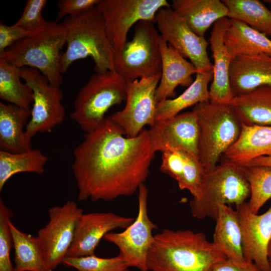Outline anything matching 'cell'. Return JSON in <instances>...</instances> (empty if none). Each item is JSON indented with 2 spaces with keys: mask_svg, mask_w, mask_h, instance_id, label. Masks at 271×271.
<instances>
[{
  "mask_svg": "<svg viewBox=\"0 0 271 271\" xmlns=\"http://www.w3.org/2000/svg\"><path fill=\"white\" fill-rule=\"evenodd\" d=\"M124 135L107 117L74 149L72 169L78 201H110L131 196L144 184L155 154L148 130L135 137Z\"/></svg>",
  "mask_w": 271,
  "mask_h": 271,
  "instance_id": "1",
  "label": "cell"
},
{
  "mask_svg": "<svg viewBox=\"0 0 271 271\" xmlns=\"http://www.w3.org/2000/svg\"><path fill=\"white\" fill-rule=\"evenodd\" d=\"M225 258L202 232L164 229L154 235L147 266L150 271H211Z\"/></svg>",
  "mask_w": 271,
  "mask_h": 271,
  "instance_id": "2",
  "label": "cell"
},
{
  "mask_svg": "<svg viewBox=\"0 0 271 271\" xmlns=\"http://www.w3.org/2000/svg\"><path fill=\"white\" fill-rule=\"evenodd\" d=\"M63 22L67 30V49L61 55L62 74L75 61L88 57L95 63V72L115 70L114 50L107 36L103 18L96 7L67 17Z\"/></svg>",
  "mask_w": 271,
  "mask_h": 271,
  "instance_id": "3",
  "label": "cell"
},
{
  "mask_svg": "<svg viewBox=\"0 0 271 271\" xmlns=\"http://www.w3.org/2000/svg\"><path fill=\"white\" fill-rule=\"evenodd\" d=\"M67 30L64 22L48 21L45 28L20 40L7 49L0 59L18 68L39 70L53 86L63 83L61 51L66 44Z\"/></svg>",
  "mask_w": 271,
  "mask_h": 271,
  "instance_id": "4",
  "label": "cell"
},
{
  "mask_svg": "<svg viewBox=\"0 0 271 271\" xmlns=\"http://www.w3.org/2000/svg\"><path fill=\"white\" fill-rule=\"evenodd\" d=\"M199 130L198 151L205 171L213 169L222 155L238 140L242 124L228 104L209 102L194 106Z\"/></svg>",
  "mask_w": 271,
  "mask_h": 271,
  "instance_id": "5",
  "label": "cell"
},
{
  "mask_svg": "<svg viewBox=\"0 0 271 271\" xmlns=\"http://www.w3.org/2000/svg\"><path fill=\"white\" fill-rule=\"evenodd\" d=\"M250 189L242 167L228 161L205 172L198 195L189 203L192 216L198 219L215 220L219 207H237L249 198Z\"/></svg>",
  "mask_w": 271,
  "mask_h": 271,
  "instance_id": "6",
  "label": "cell"
},
{
  "mask_svg": "<svg viewBox=\"0 0 271 271\" xmlns=\"http://www.w3.org/2000/svg\"><path fill=\"white\" fill-rule=\"evenodd\" d=\"M126 83L115 70L96 72L79 91L70 116L85 133L98 128L108 109L125 100Z\"/></svg>",
  "mask_w": 271,
  "mask_h": 271,
  "instance_id": "7",
  "label": "cell"
},
{
  "mask_svg": "<svg viewBox=\"0 0 271 271\" xmlns=\"http://www.w3.org/2000/svg\"><path fill=\"white\" fill-rule=\"evenodd\" d=\"M160 37L154 23H138L131 40L115 53V70L126 82L161 73Z\"/></svg>",
  "mask_w": 271,
  "mask_h": 271,
  "instance_id": "8",
  "label": "cell"
},
{
  "mask_svg": "<svg viewBox=\"0 0 271 271\" xmlns=\"http://www.w3.org/2000/svg\"><path fill=\"white\" fill-rule=\"evenodd\" d=\"M20 75L33 94L31 117L25 129L26 138L31 142L38 133L50 132L63 122L65 116L63 95L60 87L51 84L35 68H20Z\"/></svg>",
  "mask_w": 271,
  "mask_h": 271,
  "instance_id": "9",
  "label": "cell"
},
{
  "mask_svg": "<svg viewBox=\"0 0 271 271\" xmlns=\"http://www.w3.org/2000/svg\"><path fill=\"white\" fill-rule=\"evenodd\" d=\"M170 7L166 0H100L96 6L103 18L106 33L115 53L120 51L134 24L143 21L155 23L158 12Z\"/></svg>",
  "mask_w": 271,
  "mask_h": 271,
  "instance_id": "10",
  "label": "cell"
},
{
  "mask_svg": "<svg viewBox=\"0 0 271 271\" xmlns=\"http://www.w3.org/2000/svg\"><path fill=\"white\" fill-rule=\"evenodd\" d=\"M138 191V212L134 221L123 231L110 232L105 235L104 239L118 248V254L129 268L148 271L147 256L154 238L153 231L157 226L149 217L148 188L143 184Z\"/></svg>",
  "mask_w": 271,
  "mask_h": 271,
  "instance_id": "11",
  "label": "cell"
},
{
  "mask_svg": "<svg viewBox=\"0 0 271 271\" xmlns=\"http://www.w3.org/2000/svg\"><path fill=\"white\" fill-rule=\"evenodd\" d=\"M161 76V73L126 82L124 108L108 116L126 137H135L146 125L151 127L156 121V91Z\"/></svg>",
  "mask_w": 271,
  "mask_h": 271,
  "instance_id": "12",
  "label": "cell"
},
{
  "mask_svg": "<svg viewBox=\"0 0 271 271\" xmlns=\"http://www.w3.org/2000/svg\"><path fill=\"white\" fill-rule=\"evenodd\" d=\"M83 209L74 201L48 209L49 221L37 233L48 263L55 269L66 257L73 242L76 226Z\"/></svg>",
  "mask_w": 271,
  "mask_h": 271,
  "instance_id": "13",
  "label": "cell"
},
{
  "mask_svg": "<svg viewBox=\"0 0 271 271\" xmlns=\"http://www.w3.org/2000/svg\"><path fill=\"white\" fill-rule=\"evenodd\" d=\"M155 23L162 38L183 57L188 58L199 72L213 70L207 51V41L197 35L171 7L160 9Z\"/></svg>",
  "mask_w": 271,
  "mask_h": 271,
  "instance_id": "14",
  "label": "cell"
},
{
  "mask_svg": "<svg viewBox=\"0 0 271 271\" xmlns=\"http://www.w3.org/2000/svg\"><path fill=\"white\" fill-rule=\"evenodd\" d=\"M148 132L154 153L178 149L198 157V125L193 110L157 120Z\"/></svg>",
  "mask_w": 271,
  "mask_h": 271,
  "instance_id": "15",
  "label": "cell"
},
{
  "mask_svg": "<svg viewBox=\"0 0 271 271\" xmlns=\"http://www.w3.org/2000/svg\"><path fill=\"white\" fill-rule=\"evenodd\" d=\"M134 218L112 212L83 213L75 229L74 239L66 257L94 255L96 247L105 235L117 228L125 229Z\"/></svg>",
  "mask_w": 271,
  "mask_h": 271,
  "instance_id": "16",
  "label": "cell"
},
{
  "mask_svg": "<svg viewBox=\"0 0 271 271\" xmlns=\"http://www.w3.org/2000/svg\"><path fill=\"white\" fill-rule=\"evenodd\" d=\"M242 238L244 257L260 271H270L267 247L271 238V207L261 214L253 213L247 202L236 207Z\"/></svg>",
  "mask_w": 271,
  "mask_h": 271,
  "instance_id": "17",
  "label": "cell"
},
{
  "mask_svg": "<svg viewBox=\"0 0 271 271\" xmlns=\"http://www.w3.org/2000/svg\"><path fill=\"white\" fill-rule=\"evenodd\" d=\"M229 19L222 18L213 26L209 40L213 58V79L209 89L210 102L229 104L235 96L230 83L229 69L231 59L224 44V36Z\"/></svg>",
  "mask_w": 271,
  "mask_h": 271,
  "instance_id": "18",
  "label": "cell"
},
{
  "mask_svg": "<svg viewBox=\"0 0 271 271\" xmlns=\"http://www.w3.org/2000/svg\"><path fill=\"white\" fill-rule=\"evenodd\" d=\"M229 78L235 96L262 86L271 87V56L259 54L235 57L231 61Z\"/></svg>",
  "mask_w": 271,
  "mask_h": 271,
  "instance_id": "19",
  "label": "cell"
},
{
  "mask_svg": "<svg viewBox=\"0 0 271 271\" xmlns=\"http://www.w3.org/2000/svg\"><path fill=\"white\" fill-rule=\"evenodd\" d=\"M159 45L162 69L160 80L156 91L157 102L174 97L178 85L189 87L193 82L191 76L199 72L161 35Z\"/></svg>",
  "mask_w": 271,
  "mask_h": 271,
  "instance_id": "20",
  "label": "cell"
},
{
  "mask_svg": "<svg viewBox=\"0 0 271 271\" xmlns=\"http://www.w3.org/2000/svg\"><path fill=\"white\" fill-rule=\"evenodd\" d=\"M171 7L197 35L202 37L212 24L227 18L228 12L220 0H172Z\"/></svg>",
  "mask_w": 271,
  "mask_h": 271,
  "instance_id": "21",
  "label": "cell"
},
{
  "mask_svg": "<svg viewBox=\"0 0 271 271\" xmlns=\"http://www.w3.org/2000/svg\"><path fill=\"white\" fill-rule=\"evenodd\" d=\"M30 117L31 110L0 102L1 151L20 153L32 149L25 136Z\"/></svg>",
  "mask_w": 271,
  "mask_h": 271,
  "instance_id": "22",
  "label": "cell"
},
{
  "mask_svg": "<svg viewBox=\"0 0 271 271\" xmlns=\"http://www.w3.org/2000/svg\"><path fill=\"white\" fill-rule=\"evenodd\" d=\"M242 124L237 141L224 154L225 160L240 166L262 156H271V126Z\"/></svg>",
  "mask_w": 271,
  "mask_h": 271,
  "instance_id": "23",
  "label": "cell"
},
{
  "mask_svg": "<svg viewBox=\"0 0 271 271\" xmlns=\"http://www.w3.org/2000/svg\"><path fill=\"white\" fill-rule=\"evenodd\" d=\"M213 236V243L226 258L245 260L242 248L241 228L238 213L230 205L219 207Z\"/></svg>",
  "mask_w": 271,
  "mask_h": 271,
  "instance_id": "24",
  "label": "cell"
},
{
  "mask_svg": "<svg viewBox=\"0 0 271 271\" xmlns=\"http://www.w3.org/2000/svg\"><path fill=\"white\" fill-rule=\"evenodd\" d=\"M229 104L241 124L271 126V87L262 86L235 95Z\"/></svg>",
  "mask_w": 271,
  "mask_h": 271,
  "instance_id": "25",
  "label": "cell"
},
{
  "mask_svg": "<svg viewBox=\"0 0 271 271\" xmlns=\"http://www.w3.org/2000/svg\"><path fill=\"white\" fill-rule=\"evenodd\" d=\"M224 42L231 60L241 55L264 54L271 56L268 37L238 21L229 19Z\"/></svg>",
  "mask_w": 271,
  "mask_h": 271,
  "instance_id": "26",
  "label": "cell"
},
{
  "mask_svg": "<svg viewBox=\"0 0 271 271\" xmlns=\"http://www.w3.org/2000/svg\"><path fill=\"white\" fill-rule=\"evenodd\" d=\"M212 79L213 70L198 72L192 83L178 97L158 102L156 121L174 116L182 110L199 103L210 101L208 84Z\"/></svg>",
  "mask_w": 271,
  "mask_h": 271,
  "instance_id": "27",
  "label": "cell"
},
{
  "mask_svg": "<svg viewBox=\"0 0 271 271\" xmlns=\"http://www.w3.org/2000/svg\"><path fill=\"white\" fill-rule=\"evenodd\" d=\"M15 271H53L36 236L21 231L11 222Z\"/></svg>",
  "mask_w": 271,
  "mask_h": 271,
  "instance_id": "28",
  "label": "cell"
},
{
  "mask_svg": "<svg viewBox=\"0 0 271 271\" xmlns=\"http://www.w3.org/2000/svg\"><path fill=\"white\" fill-rule=\"evenodd\" d=\"M48 158L40 150L32 149L20 153L0 151V191L14 175L20 173L42 174Z\"/></svg>",
  "mask_w": 271,
  "mask_h": 271,
  "instance_id": "29",
  "label": "cell"
},
{
  "mask_svg": "<svg viewBox=\"0 0 271 271\" xmlns=\"http://www.w3.org/2000/svg\"><path fill=\"white\" fill-rule=\"evenodd\" d=\"M227 8V18L241 22L271 37V10L258 0H223Z\"/></svg>",
  "mask_w": 271,
  "mask_h": 271,
  "instance_id": "30",
  "label": "cell"
},
{
  "mask_svg": "<svg viewBox=\"0 0 271 271\" xmlns=\"http://www.w3.org/2000/svg\"><path fill=\"white\" fill-rule=\"evenodd\" d=\"M20 68L0 59V98L21 108L31 110L33 102L31 88L21 81Z\"/></svg>",
  "mask_w": 271,
  "mask_h": 271,
  "instance_id": "31",
  "label": "cell"
},
{
  "mask_svg": "<svg viewBox=\"0 0 271 271\" xmlns=\"http://www.w3.org/2000/svg\"><path fill=\"white\" fill-rule=\"evenodd\" d=\"M241 167L250 189L248 206L253 213L258 214L271 198V168L264 166Z\"/></svg>",
  "mask_w": 271,
  "mask_h": 271,
  "instance_id": "32",
  "label": "cell"
},
{
  "mask_svg": "<svg viewBox=\"0 0 271 271\" xmlns=\"http://www.w3.org/2000/svg\"><path fill=\"white\" fill-rule=\"evenodd\" d=\"M63 264L78 271H130L119 254L109 258H102L95 254L79 257H66Z\"/></svg>",
  "mask_w": 271,
  "mask_h": 271,
  "instance_id": "33",
  "label": "cell"
},
{
  "mask_svg": "<svg viewBox=\"0 0 271 271\" xmlns=\"http://www.w3.org/2000/svg\"><path fill=\"white\" fill-rule=\"evenodd\" d=\"M12 210L0 199V271H15L11 258V250L13 247V237L10 228Z\"/></svg>",
  "mask_w": 271,
  "mask_h": 271,
  "instance_id": "34",
  "label": "cell"
},
{
  "mask_svg": "<svg viewBox=\"0 0 271 271\" xmlns=\"http://www.w3.org/2000/svg\"><path fill=\"white\" fill-rule=\"evenodd\" d=\"M47 3L46 0H27L23 13L14 25L28 32L30 35L42 31L48 22L42 15V11Z\"/></svg>",
  "mask_w": 271,
  "mask_h": 271,
  "instance_id": "35",
  "label": "cell"
},
{
  "mask_svg": "<svg viewBox=\"0 0 271 271\" xmlns=\"http://www.w3.org/2000/svg\"><path fill=\"white\" fill-rule=\"evenodd\" d=\"M205 171L198 157L184 151V167L181 180L178 183L181 190H187L196 197L200 187Z\"/></svg>",
  "mask_w": 271,
  "mask_h": 271,
  "instance_id": "36",
  "label": "cell"
},
{
  "mask_svg": "<svg viewBox=\"0 0 271 271\" xmlns=\"http://www.w3.org/2000/svg\"><path fill=\"white\" fill-rule=\"evenodd\" d=\"M184 151L172 149L162 152L160 170L178 183L181 179L184 167Z\"/></svg>",
  "mask_w": 271,
  "mask_h": 271,
  "instance_id": "37",
  "label": "cell"
},
{
  "mask_svg": "<svg viewBox=\"0 0 271 271\" xmlns=\"http://www.w3.org/2000/svg\"><path fill=\"white\" fill-rule=\"evenodd\" d=\"M100 0H60L57 7L59 9L57 21L67 17L76 16L94 8Z\"/></svg>",
  "mask_w": 271,
  "mask_h": 271,
  "instance_id": "38",
  "label": "cell"
},
{
  "mask_svg": "<svg viewBox=\"0 0 271 271\" xmlns=\"http://www.w3.org/2000/svg\"><path fill=\"white\" fill-rule=\"evenodd\" d=\"M30 34L15 26H8L0 23V55L9 47L29 36Z\"/></svg>",
  "mask_w": 271,
  "mask_h": 271,
  "instance_id": "39",
  "label": "cell"
},
{
  "mask_svg": "<svg viewBox=\"0 0 271 271\" xmlns=\"http://www.w3.org/2000/svg\"><path fill=\"white\" fill-rule=\"evenodd\" d=\"M211 271H260L251 261H236L225 258L217 263Z\"/></svg>",
  "mask_w": 271,
  "mask_h": 271,
  "instance_id": "40",
  "label": "cell"
},
{
  "mask_svg": "<svg viewBox=\"0 0 271 271\" xmlns=\"http://www.w3.org/2000/svg\"><path fill=\"white\" fill-rule=\"evenodd\" d=\"M241 166H264L271 168V156H262L254 159Z\"/></svg>",
  "mask_w": 271,
  "mask_h": 271,
  "instance_id": "41",
  "label": "cell"
},
{
  "mask_svg": "<svg viewBox=\"0 0 271 271\" xmlns=\"http://www.w3.org/2000/svg\"><path fill=\"white\" fill-rule=\"evenodd\" d=\"M267 256L268 260L270 271H271V238L267 247Z\"/></svg>",
  "mask_w": 271,
  "mask_h": 271,
  "instance_id": "42",
  "label": "cell"
},
{
  "mask_svg": "<svg viewBox=\"0 0 271 271\" xmlns=\"http://www.w3.org/2000/svg\"><path fill=\"white\" fill-rule=\"evenodd\" d=\"M264 2L271 5V0H265Z\"/></svg>",
  "mask_w": 271,
  "mask_h": 271,
  "instance_id": "43",
  "label": "cell"
}]
</instances>
